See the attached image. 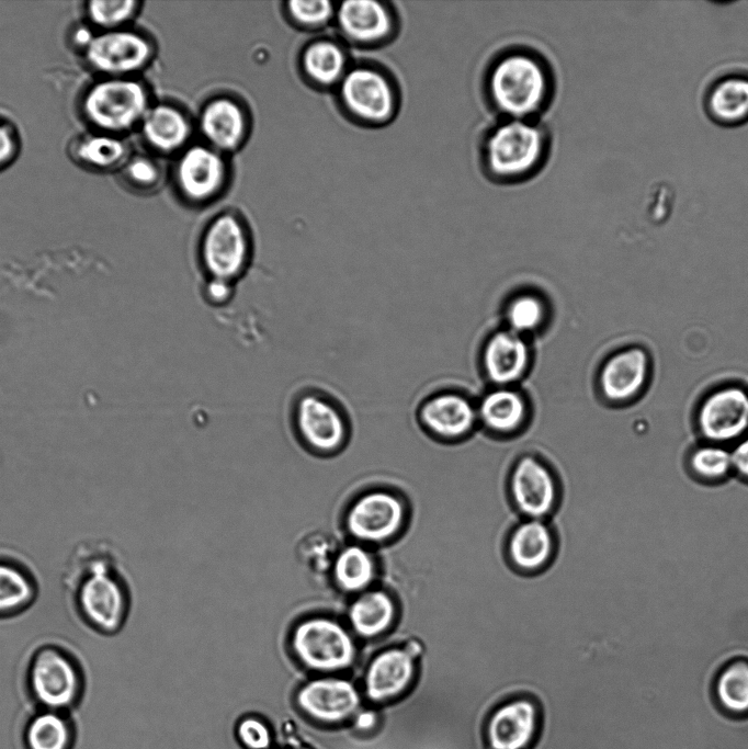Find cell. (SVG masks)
<instances>
[{
	"label": "cell",
	"mask_w": 748,
	"mask_h": 749,
	"mask_svg": "<svg viewBox=\"0 0 748 749\" xmlns=\"http://www.w3.org/2000/svg\"><path fill=\"white\" fill-rule=\"evenodd\" d=\"M481 93L497 118L541 120L556 95L555 70L533 46L507 45L486 64Z\"/></svg>",
	"instance_id": "cell-1"
},
{
	"label": "cell",
	"mask_w": 748,
	"mask_h": 749,
	"mask_svg": "<svg viewBox=\"0 0 748 749\" xmlns=\"http://www.w3.org/2000/svg\"><path fill=\"white\" fill-rule=\"evenodd\" d=\"M66 579L81 622L102 635L122 629L129 613V591L107 545H79L69 558Z\"/></svg>",
	"instance_id": "cell-2"
},
{
	"label": "cell",
	"mask_w": 748,
	"mask_h": 749,
	"mask_svg": "<svg viewBox=\"0 0 748 749\" xmlns=\"http://www.w3.org/2000/svg\"><path fill=\"white\" fill-rule=\"evenodd\" d=\"M552 147V133L542 120L497 118L480 137L479 168L494 184H521L544 169Z\"/></svg>",
	"instance_id": "cell-3"
},
{
	"label": "cell",
	"mask_w": 748,
	"mask_h": 749,
	"mask_svg": "<svg viewBox=\"0 0 748 749\" xmlns=\"http://www.w3.org/2000/svg\"><path fill=\"white\" fill-rule=\"evenodd\" d=\"M290 423L302 446L317 455L341 452L351 438L352 427L347 409L321 388H304L294 396Z\"/></svg>",
	"instance_id": "cell-4"
},
{
	"label": "cell",
	"mask_w": 748,
	"mask_h": 749,
	"mask_svg": "<svg viewBox=\"0 0 748 749\" xmlns=\"http://www.w3.org/2000/svg\"><path fill=\"white\" fill-rule=\"evenodd\" d=\"M339 97L351 117L369 127L393 123L403 103L397 78L379 64H362L348 70L339 82Z\"/></svg>",
	"instance_id": "cell-5"
},
{
	"label": "cell",
	"mask_w": 748,
	"mask_h": 749,
	"mask_svg": "<svg viewBox=\"0 0 748 749\" xmlns=\"http://www.w3.org/2000/svg\"><path fill=\"white\" fill-rule=\"evenodd\" d=\"M290 646L298 662L308 670L333 673L349 669L356 658V643L348 625L325 614L297 622Z\"/></svg>",
	"instance_id": "cell-6"
},
{
	"label": "cell",
	"mask_w": 748,
	"mask_h": 749,
	"mask_svg": "<svg viewBox=\"0 0 748 749\" xmlns=\"http://www.w3.org/2000/svg\"><path fill=\"white\" fill-rule=\"evenodd\" d=\"M251 257V238L240 218L223 213L208 223L199 245V264L205 280L234 285L247 272Z\"/></svg>",
	"instance_id": "cell-7"
},
{
	"label": "cell",
	"mask_w": 748,
	"mask_h": 749,
	"mask_svg": "<svg viewBox=\"0 0 748 749\" xmlns=\"http://www.w3.org/2000/svg\"><path fill=\"white\" fill-rule=\"evenodd\" d=\"M27 684L34 700L47 711L60 712L81 696L83 676L77 659L61 646L37 647L27 665Z\"/></svg>",
	"instance_id": "cell-8"
},
{
	"label": "cell",
	"mask_w": 748,
	"mask_h": 749,
	"mask_svg": "<svg viewBox=\"0 0 748 749\" xmlns=\"http://www.w3.org/2000/svg\"><path fill=\"white\" fill-rule=\"evenodd\" d=\"M83 110L99 128L113 133L141 122L149 110L148 95L137 81L112 78L94 84L87 93Z\"/></svg>",
	"instance_id": "cell-9"
},
{
	"label": "cell",
	"mask_w": 748,
	"mask_h": 749,
	"mask_svg": "<svg viewBox=\"0 0 748 749\" xmlns=\"http://www.w3.org/2000/svg\"><path fill=\"white\" fill-rule=\"evenodd\" d=\"M406 520V502L393 490L382 488L365 491L350 503L344 526L356 542L386 544L399 535Z\"/></svg>",
	"instance_id": "cell-10"
},
{
	"label": "cell",
	"mask_w": 748,
	"mask_h": 749,
	"mask_svg": "<svg viewBox=\"0 0 748 749\" xmlns=\"http://www.w3.org/2000/svg\"><path fill=\"white\" fill-rule=\"evenodd\" d=\"M558 491L556 475L542 458L525 454L511 465L508 493L520 514L535 520L551 514L556 508Z\"/></svg>",
	"instance_id": "cell-11"
},
{
	"label": "cell",
	"mask_w": 748,
	"mask_h": 749,
	"mask_svg": "<svg viewBox=\"0 0 748 749\" xmlns=\"http://www.w3.org/2000/svg\"><path fill=\"white\" fill-rule=\"evenodd\" d=\"M335 19L348 41L366 48L390 44L401 27L398 10L387 1H344L336 9Z\"/></svg>",
	"instance_id": "cell-12"
},
{
	"label": "cell",
	"mask_w": 748,
	"mask_h": 749,
	"mask_svg": "<svg viewBox=\"0 0 748 749\" xmlns=\"http://www.w3.org/2000/svg\"><path fill=\"white\" fill-rule=\"evenodd\" d=\"M541 726V712L532 697L517 696L502 702L489 714L485 739L489 749H530Z\"/></svg>",
	"instance_id": "cell-13"
},
{
	"label": "cell",
	"mask_w": 748,
	"mask_h": 749,
	"mask_svg": "<svg viewBox=\"0 0 748 749\" xmlns=\"http://www.w3.org/2000/svg\"><path fill=\"white\" fill-rule=\"evenodd\" d=\"M417 661L405 646L377 651L364 672V694L374 704H389L406 695L415 683Z\"/></svg>",
	"instance_id": "cell-14"
},
{
	"label": "cell",
	"mask_w": 748,
	"mask_h": 749,
	"mask_svg": "<svg viewBox=\"0 0 748 749\" xmlns=\"http://www.w3.org/2000/svg\"><path fill=\"white\" fill-rule=\"evenodd\" d=\"M298 707L314 720L337 724L359 712L361 695L349 679L324 676L303 684L297 694Z\"/></svg>",
	"instance_id": "cell-15"
},
{
	"label": "cell",
	"mask_w": 748,
	"mask_h": 749,
	"mask_svg": "<svg viewBox=\"0 0 748 749\" xmlns=\"http://www.w3.org/2000/svg\"><path fill=\"white\" fill-rule=\"evenodd\" d=\"M418 419L433 438L446 442L466 439L478 424L476 404L455 390L426 398L418 409Z\"/></svg>",
	"instance_id": "cell-16"
},
{
	"label": "cell",
	"mask_w": 748,
	"mask_h": 749,
	"mask_svg": "<svg viewBox=\"0 0 748 749\" xmlns=\"http://www.w3.org/2000/svg\"><path fill=\"white\" fill-rule=\"evenodd\" d=\"M480 360L484 375L492 386H514L528 374L532 350L528 338L505 327L487 338Z\"/></svg>",
	"instance_id": "cell-17"
},
{
	"label": "cell",
	"mask_w": 748,
	"mask_h": 749,
	"mask_svg": "<svg viewBox=\"0 0 748 749\" xmlns=\"http://www.w3.org/2000/svg\"><path fill=\"white\" fill-rule=\"evenodd\" d=\"M226 179V164L220 152L208 145H194L180 156L175 180L180 192L191 202L211 200Z\"/></svg>",
	"instance_id": "cell-18"
},
{
	"label": "cell",
	"mask_w": 748,
	"mask_h": 749,
	"mask_svg": "<svg viewBox=\"0 0 748 749\" xmlns=\"http://www.w3.org/2000/svg\"><path fill=\"white\" fill-rule=\"evenodd\" d=\"M86 50L93 68L114 76L140 69L151 56L146 38L134 32L116 30L94 36Z\"/></svg>",
	"instance_id": "cell-19"
},
{
	"label": "cell",
	"mask_w": 748,
	"mask_h": 749,
	"mask_svg": "<svg viewBox=\"0 0 748 749\" xmlns=\"http://www.w3.org/2000/svg\"><path fill=\"white\" fill-rule=\"evenodd\" d=\"M698 421L701 432L709 440H735L748 428V394L736 386L712 393L701 405Z\"/></svg>",
	"instance_id": "cell-20"
},
{
	"label": "cell",
	"mask_w": 748,
	"mask_h": 749,
	"mask_svg": "<svg viewBox=\"0 0 748 749\" xmlns=\"http://www.w3.org/2000/svg\"><path fill=\"white\" fill-rule=\"evenodd\" d=\"M703 109L722 127L748 123V72L732 71L713 80L704 92Z\"/></svg>",
	"instance_id": "cell-21"
},
{
	"label": "cell",
	"mask_w": 748,
	"mask_h": 749,
	"mask_svg": "<svg viewBox=\"0 0 748 749\" xmlns=\"http://www.w3.org/2000/svg\"><path fill=\"white\" fill-rule=\"evenodd\" d=\"M509 563L519 571L534 574L551 561L555 552V537L549 525L530 519L518 523L507 538Z\"/></svg>",
	"instance_id": "cell-22"
},
{
	"label": "cell",
	"mask_w": 748,
	"mask_h": 749,
	"mask_svg": "<svg viewBox=\"0 0 748 749\" xmlns=\"http://www.w3.org/2000/svg\"><path fill=\"white\" fill-rule=\"evenodd\" d=\"M478 423L496 435L519 432L528 422L529 402L514 386H492L476 404Z\"/></svg>",
	"instance_id": "cell-23"
},
{
	"label": "cell",
	"mask_w": 748,
	"mask_h": 749,
	"mask_svg": "<svg viewBox=\"0 0 748 749\" xmlns=\"http://www.w3.org/2000/svg\"><path fill=\"white\" fill-rule=\"evenodd\" d=\"M247 126L243 109L225 97L211 100L200 115L203 137L219 152L237 149L246 137Z\"/></svg>",
	"instance_id": "cell-24"
},
{
	"label": "cell",
	"mask_w": 748,
	"mask_h": 749,
	"mask_svg": "<svg viewBox=\"0 0 748 749\" xmlns=\"http://www.w3.org/2000/svg\"><path fill=\"white\" fill-rule=\"evenodd\" d=\"M397 601L386 589L370 588L355 597L347 610L348 627L354 636L376 638L388 632L397 620Z\"/></svg>",
	"instance_id": "cell-25"
},
{
	"label": "cell",
	"mask_w": 748,
	"mask_h": 749,
	"mask_svg": "<svg viewBox=\"0 0 748 749\" xmlns=\"http://www.w3.org/2000/svg\"><path fill=\"white\" fill-rule=\"evenodd\" d=\"M648 371V358L641 348L622 350L610 356L599 374V386L611 401H624L643 387Z\"/></svg>",
	"instance_id": "cell-26"
},
{
	"label": "cell",
	"mask_w": 748,
	"mask_h": 749,
	"mask_svg": "<svg viewBox=\"0 0 748 749\" xmlns=\"http://www.w3.org/2000/svg\"><path fill=\"white\" fill-rule=\"evenodd\" d=\"M330 574L340 591L355 595L370 589L377 575V564L363 544H347L339 547Z\"/></svg>",
	"instance_id": "cell-27"
},
{
	"label": "cell",
	"mask_w": 748,
	"mask_h": 749,
	"mask_svg": "<svg viewBox=\"0 0 748 749\" xmlns=\"http://www.w3.org/2000/svg\"><path fill=\"white\" fill-rule=\"evenodd\" d=\"M141 130L147 143L162 152H172L184 146L191 127L186 116L177 107L159 104L149 107L141 120Z\"/></svg>",
	"instance_id": "cell-28"
},
{
	"label": "cell",
	"mask_w": 748,
	"mask_h": 749,
	"mask_svg": "<svg viewBox=\"0 0 748 749\" xmlns=\"http://www.w3.org/2000/svg\"><path fill=\"white\" fill-rule=\"evenodd\" d=\"M34 576L14 559L0 557V617L23 613L36 598Z\"/></svg>",
	"instance_id": "cell-29"
},
{
	"label": "cell",
	"mask_w": 748,
	"mask_h": 749,
	"mask_svg": "<svg viewBox=\"0 0 748 749\" xmlns=\"http://www.w3.org/2000/svg\"><path fill=\"white\" fill-rule=\"evenodd\" d=\"M301 66L307 79L318 87L339 84L347 72L342 48L331 41H316L304 49Z\"/></svg>",
	"instance_id": "cell-30"
},
{
	"label": "cell",
	"mask_w": 748,
	"mask_h": 749,
	"mask_svg": "<svg viewBox=\"0 0 748 749\" xmlns=\"http://www.w3.org/2000/svg\"><path fill=\"white\" fill-rule=\"evenodd\" d=\"M548 313V306L541 295L531 291L519 292L505 306L506 328L528 338L545 326Z\"/></svg>",
	"instance_id": "cell-31"
},
{
	"label": "cell",
	"mask_w": 748,
	"mask_h": 749,
	"mask_svg": "<svg viewBox=\"0 0 748 749\" xmlns=\"http://www.w3.org/2000/svg\"><path fill=\"white\" fill-rule=\"evenodd\" d=\"M24 741L26 749H70L73 729L60 712L45 710L29 722Z\"/></svg>",
	"instance_id": "cell-32"
},
{
	"label": "cell",
	"mask_w": 748,
	"mask_h": 749,
	"mask_svg": "<svg viewBox=\"0 0 748 749\" xmlns=\"http://www.w3.org/2000/svg\"><path fill=\"white\" fill-rule=\"evenodd\" d=\"M714 695L722 712L730 717L748 716V662L735 661L718 674Z\"/></svg>",
	"instance_id": "cell-33"
},
{
	"label": "cell",
	"mask_w": 748,
	"mask_h": 749,
	"mask_svg": "<svg viewBox=\"0 0 748 749\" xmlns=\"http://www.w3.org/2000/svg\"><path fill=\"white\" fill-rule=\"evenodd\" d=\"M77 155L89 166L106 169L122 162L126 156V147L121 139L111 135H89L79 141Z\"/></svg>",
	"instance_id": "cell-34"
},
{
	"label": "cell",
	"mask_w": 748,
	"mask_h": 749,
	"mask_svg": "<svg viewBox=\"0 0 748 749\" xmlns=\"http://www.w3.org/2000/svg\"><path fill=\"white\" fill-rule=\"evenodd\" d=\"M339 547L335 540L325 533H311L298 544L299 560L316 574L330 572Z\"/></svg>",
	"instance_id": "cell-35"
},
{
	"label": "cell",
	"mask_w": 748,
	"mask_h": 749,
	"mask_svg": "<svg viewBox=\"0 0 748 749\" xmlns=\"http://www.w3.org/2000/svg\"><path fill=\"white\" fill-rule=\"evenodd\" d=\"M286 11L296 25L309 30L324 27L336 14L333 3L328 0H292L286 3Z\"/></svg>",
	"instance_id": "cell-36"
},
{
	"label": "cell",
	"mask_w": 748,
	"mask_h": 749,
	"mask_svg": "<svg viewBox=\"0 0 748 749\" xmlns=\"http://www.w3.org/2000/svg\"><path fill=\"white\" fill-rule=\"evenodd\" d=\"M690 464L692 469L704 478H721L733 467L732 453L722 446H702L693 452Z\"/></svg>",
	"instance_id": "cell-37"
},
{
	"label": "cell",
	"mask_w": 748,
	"mask_h": 749,
	"mask_svg": "<svg viewBox=\"0 0 748 749\" xmlns=\"http://www.w3.org/2000/svg\"><path fill=\"white\" fill-rule=\"evenodd\" d=\"M138 2L134 0L91 1L88 14L91 21L105 29H114L129 20L136 12Z\"/></svg>",
	"instance_id": "cell-38"
},
{
	"label": "cell",
	"mask_w": 748,
	"mask_h": 749,
	"mask_svg": "<svg viewBox=\"0 0 748 749\" xmlns=\"http://www.w3.org/2000/svg\"><path fill=\"white\" fill-rule=\"evenodd\" d=\"M240 742L248 749H269L272 737L268 726L260 719L247 717L237 727Z\"/></svg>",
	"instance_id": "cell-39"
},
{
	"label": "cell",
	"mask_w": 748,
	"mask_h": 749,
	"mask_svg": "<svg viewBox=\"0 0 748 749\" xmlns=\"http://www.w3.org/2000/svg\"><path fill=\"white\" fill-rule=\"evenodd\" d=\"M127 179L135 185L148 188L157 183L159 170L154 161L145 157L133 158L125 168Z\"/></svg>",
	"instance_id": "cell-40"
},
{
	"label": "cell",
	"mask_w": 748,
	"mask_h": 749,
	"mask_svg": "<svg viewBox=\"0 0 748 749\" xmlns=\"http://www.w3.org/2000/svg\"><path fill=\"white\" fill-rule=\"evenodd\" d=\"M205 281L204 297L211 304H222L230 297L234 286L233 284L215 280Z\"/></svg>",
	"instance_id": "cell-41"
},
{
	"label": "cell",
	"mask_w": 748,
	"mask_h": 749,
	"mask_svg": "<svg viewBox=\"0 0 748 749\" xmlns=\"http://www.w3.org/2000/svg\"><path fill=\"white\" fill-rule=\"evenodd\" d=\"M730 453L733 467L748 478V438L741 440Z\"/></svg>",
	"instance_id": "cell-42"
},
{
	"label": "cell",
	"mask_w": 748,
	"mask_h": 749,
	"mask_svg": "<svg viewBox=\"0 0 748 749\" xmlns=\"http://www.w3.org/2000/svg\"><path fill=\"white\" fill-rule=\"evenodd\" d=\"M378 713L373 710L359 711L355 714L354 726L360 731H371L377 727Z\"/></svg>",
	"instance_id": "cell-43"
},
{
	"label": "cell",
	"mask_w": 748,
	"mask_h": 749,
	"mask_svg": "<svg viewBox=\"0 0 748 749\" xmlns=\"http://www.w3.org/2000/svg\"><path fill=\"white\" fill-rule=\"evenodd\" d=\"M14 150L15 141L12 133L4 125H0V166L12 157Z\"/></svg>",
	"instance_id": "cell-44"
},
{
	"label": "cell",
	"mask_w": 748,
	"mask_h": 749,
	"mask_svg": "<svg viewBox=\"0 0 748 749\" xmlns=\"http://www.w3.org/2000/svg\"><path fill=\"white\" fill-rule=\"evenodd\" d=\"M94 36H92L91 32L87 29H80L76 32L75 38L78 45L84 46L86 48L88 45L91 43Z\"/></svg>",
	"instance_id": "cell-45"
}]
</instances>
